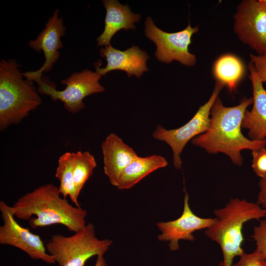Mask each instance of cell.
Instances as JSON below:
<instances>
[{
	"label": "cell",
	"mask_w": 266,
	"mask_h": 266,
	"mask_svg": "<svg viewBox=\"0 0 266 266\" xmlns=\"http://www.w3.org/2000/svg\"><path fill=\"white\" fill-rule=\"evenodd\" d=\"M253 103L252 98H244L237 105L224 106L218 97L210 111L207 130L192 140V143L212 154L222 153L235 165L241 166L243 150L256 151L266 147V139L253 140L241 132V124L247 108Z\"/></svg>",
	"instance_id": "obj_1"
},
{
	"label": "cell",
	"mask_w": 266,
	"mask_h": 266,
	"mask_svg": "<svg viewBox=\"0 0 266 266\" xmlns=\"http://www.w3.org/2000/svg\"><path fill=\"white\" fill-rule=\"evenodd\" d=\"M51 183L41 185L20 197L12 207L15 217L29 221L33 229L60 224L76 232L86 225L87 211L73 206Z\"/></svg>",
	"instance_id": "obj_2"
},
{
	"label": "cell",
	"mask_w": 266,
	"mask_h": 266,
	"mask_svg": "<svg viewBox=\"0 0 266 266\" xmlns=\"http://www.w3.org/2000/svg\"><path fill=\"white\" fill-rule=\"evenodd\" d=\"M214 214L217 221L205 230V234L221 249L223 261L219 266H232L234 258L244 253L242 247L244 223L265 218L266 209L257 203L235 198L230 200L224 207L215 209Z\"/></svg>",
	"instance_id": "obj_3"
},
{
	"label": "cell",
	"mask_w": 266,
	"mask_h": 266,
	"mask_svg": "<svg viewBox=\"0 0 266 266\" xmlns=\"http://www.w3.org/2000/svg\"><path fill=\"white\" fill-rule=\"evenodd\" d=\"M15 59L0 62V130L16 125L37 108L42 100L33 82L24 79Z\"/></svg>",
	"instance_id": "obj_4"
},
{
	"label": "cell",
	"mask_w": 266,
	"mask_h": 266,
	"mask_svg": "<svg viewBox=\"0 0 266 266\" xmlns=\"http://www.w3.org/2000/svg\"><path fill=\"white\" fill-rule=\"evenodd\" d=\"M112 243L110 239H99L90 223L70 236L53 235L45 246L59 266H84L91 257L104 256Z\"/></svg>",
	"instance_id": "obj_5"
},
{
	"label": "cell",
	"mask_w": 266,
	"mask_h": 266,
	"mask_svg": "<svg viewBox=\"0 0 266 266\" xmlns=\"http://www.w3.org/2000/svg\"><path fill=\"white\" fill-rule=\"evenodd\" d=\"M101 75L98 72L85 69L74 72L61 81L66 85L64 90H56L54 83L45 78L38 85V92L50 96L53 101L59 100L64 103L65 108L72 114L77 113L85 107L83 100L89 95L104 92V88L99 83Z\"/></svg>",
	"instance_id": "obj_6"
},
{
	"label": "cell",
	"mask_w": 266,
	"mask_h": 266,
	"mask_svg": "<svg viewBox=\"0 0 266 266\" xmlns=\"http://www.w3.org/2000/svg\"><path fill=\"white\" fill-rule=\"evenodd\" d=\"M223 87L216 82L208 101L200 106L192 119L183 126L175 129L166 130L158 125L153 132L154 138L166 142L171 148L173 165L176 168H181V154L188 142L203 133L208 129L212 106Z\"/></svg>",
	"instance_id": "obj_7"
},
{
	"label": "cell",
	"mask_w": 266,
	"mask_h": 266,
	"mask_svg": "<svg viewBox=\"0 0 266 266\" xmlns=\"http://www.w3.org/2000/svg\"><path fill=\"white\" fill-rule=\"evenodd\" d=\"M145 34L156 45L155 57L160 62L170 63L176 61L186 66L196 63L195 55L189 51L192 35L199 31L198 27L192 28L190 23L181 31L167 33L159 29L152 18L148 17L145 22Z\"/></svg>",
	"instance_id": "obj_8"
},
{
	"label": "cell",
	"mask_w": 266,
	"mask_h": 266,
	"mask_svg": "<svg viewBox=\"0 0 266 266\" xmlns=\"http://www.w3.org/2000/svg\"><path fill=\"white\" fill-rule=\"evenodd\" d=\"M0 211L3 221L0 226V244L18 248L33 260H42L48 264L55 263L39 235L23 227L15 220L11 206L0 200Z\"/></svg>",
	"instance_id": "obj_9"
},
{
	"label": "cell",
	"mask_w": 266,
	"mask_h": 266,
	"mask_svg": "<svg viewBox=\"0 0 266 266\" xmlns=\"http://www.w3.org/2000/svg\"><path fill=\"white\" fill-rule=\"evenodd\" d=\"M234 19V30L239 39L259 55L266 54V5L259 0H243Z\"/></svg>",
	"instance_id": "obj_10"
},
{
	"label": "cell",
	"mask_w": 266,
	"mask_h": 266,
	"mask_svg": "<svg viewBox=\"0 0 266 266\" xmlns=\"http://www.w3.org/2000/svg\"><path fill=\"white\" fill-rule=\"evenodd\" d=\"M59 13V10L56 9L46 23L44 29L35 39L30 40L28 43L33 50L39 52L42 51L45 59L39 69L22 73L24 77L36 82L38 85L42 80L43 73L50 71L58 61L60 56L59 50L63 48L61 38L65 35L66 28Z\"/></svg>",
	"instance_id": "obj_11"
},
{
	"label": "cell",
	"mask_w": 266,
	"mask_h": 266,
	"mask_svg": "<svg viewBox=\"0 0 266 266\" xmlns=\"http://www.w3.org/2000/svg\"><path fill=\"white\" fill-rule=\"evenodd\" d=\"M185 191L184 207L182 215L177 219L167 222L157 223L156 225L161 233L158 238L161 241H169L171 251L177 250L180 240L194 241L193 233L197 231L206 229L217 221V218H204L196 215L191 210L189 197Z\"/></svg>",
	"instance_id": "obj_12"
},
{
	"label": "cell",
	"mask_w": 266,
	"mask_h": 266,
	"mask_svg": "<svg viewBox=\"0 0 266 266\" xmlns=\"http://www.w3.org/2000/svg\"><path fill=\"white\" fill-rule=\"evenodd\" d=\"M100 55L107 62L104 67L95 66L96 71L101 76L112 70H121L125 71L129 77L134 75L139 78L144 71H148L146 62L149 56L137 46L121 51L110 44L100 50Z\"/></svg>",
	"instance_id": "obj_13"
},
{
	"label": "cell",
	"mask_w": 266,
	"mask_h": 266,
	"mask_svg": "<svg viewBox=\"0 0 266 266\" xmlns=\"http://www.w3.org/2000/svg\"><path fill=\"white\" fill-rule=\"evenodd\" d=\"M249 69L253 90V107L250 111H245L241 128L248 130L250 139L263 140L266 139V90L251 62Z\"/></svg>",
	"instance_id": "obj_14"
},
{
	"label": "cell",
	"mask_w": 266,
	"mask_h": 266,
	"mask_svg": "<svg viewBox=\"0 0 266 266\" xmlns=\"http://www.w3.org/2000/svg\"><path fill=\"white\" fill-rule=\"evenodd\" d=\"M103 170L110 183L116 187L126 167L138 156L116 134L110 133L102 142Z\"/></svg>",
	"instance_id": "obj_15"
},
{
	"label": "cell",
	"mask_w": 266,
	"mask_h": 266,
	"mask_svg": "<svg viewBox=\"0 0 266 266\" xmlns=\"http://www.w3.org/2000/svg\"><path fill=\"white\" fill-rule=\"evenodd\" d=\"M106 9L104 28L102 33L97 38L98 46H106L119 31L124 29L135 30L134 23L140 19V15L133 12L128 5H122L116 0H103Z\"/></svg>",
	"instance_id": "obj_16"
},
{
	"label": "cell",
	"mask_w": 266,
	"mask_h": 266,
	"mask_svg": "<svg viewBox=\"0 0 266 266\" xmlns=\"http://www.w3.org/2000/svg\"><path fill=\"white\" fill-rule=\"evenodd\" d=\"M167 165L166 159L160 155L138 156L124 170L116 187L121 190L130 189L151 173Z\"/></svg>",
	"instance_id": "obj_17"
},
{
	"label": "cell",
	"mask_w": 266,
	"mask_h": 266,
	"mask_svg": "<svg viewBox=\"0 0 266 266\" xmlns=\"http://www.w3.org/2000/svg\"><path fill=\"white\" fill-rule=\"evenodd\" d=\"M213 72L216 82L226 86L230 91H233L243 77L245 68L238 57L226 54L217 59L213 66Z\"/></svg>",
	"instance_id": "obj_18"
},
{
	"label": "cell",
	"mask_w": 266,
	"mask_h": 266,
	"mask_svg": "<svg viewBox=\"0 0 266 266\" xmlns=\"http://www.w3.org/2000/svg\"><path fill=\"white\" fill-rule=\"evenodd\" d=\"M72 152H66L58 160L55 177L60 182L59 191L64 198L69 197L76 206L80 207L75 189L73 172Z\"/></svg>",
	"instance_id": "obj_19"
},
{
	"label": "cell",
	"mask_w": 266,
	"mask_h": 266,
	"mask_svg": "<svg viewBox=\"0 0 266 266\" xmlns=\"http://www.w3.org/2000/svg\"><path fill=\"white\" fill-rule=\"evenodd\" d=\"M72 172L77 197L97 166L94 157L88 151L72 152Z\"/></svg>",
	"instance_id": "obj_20"
},
{
	"label": "cell",
	"mask_w": 266,
	"mask_h": 266,
	"mask_svg": "<svg viewBox=\"0 0 266 266\" xmlns=\"http://www.w3.org/2000/svg\"><path fill=\"white\" fill-rule=\"evenodd\" d=\"M251 237L255 241V249L266 259V216L260 220L258 226L254 227Z\"/></svg>",
	"instance_id": "obj_21"
},
{
	"label": "cell",
	"mask_w": 266,
	"mask_h": 266,
	"mask_svg": "<svg viewBox=\"0 0 266 266\" xmlns=\"http://www.w3.org/2000/svg\"><path fill=\"white\" fill-rule=\"evenodd\" d=\"M251 166L255 174L260 178L266 176V148L252 151Z\"/></svg>",
	"instance_id": "obj_22"
},
{
	"label": "cell",
	"mask_w": 266,
	"mask_h": 266,
	"mask_svg": "<svg viewBox=\"0 0 266 266\" xmlns=\"http://www.w3.org/2000/svg\"><path fill=\"white\" fill-rule=\"evenodd\" d=\"M232 266H266V259L255 249L250 253L244 252Z\"/></svg>",
	"instance_id": "obj_23"
},
{
	"label": "cell",
	"mask_w": 266,
	"mask_h": 266,
	"mask_svg": "<svg viewBox=\"0 0 266 266\" xmlns=\"http://www.w3.org/2000/svg\"><path fill=\"white\" fill-rule=\"evenodd\" d=\"M250 56L258 78L262 83L266 82V54Z\"/></svg>",
	"instance_id": "obj_24"
},
{
	"label": "cell",
	"mask_w": 266,
	"mask_h": 266,
	"mask_svg": "<svg viewBox=\"0 0 266 266\" xmlns=\"http://www.w3.org/2000/svg\"><path fill=\"white\" fill-rule=\"evenodd\" d=\"M259 187L260 190L257 203L262 208L266 209V176L260 178Z\"/></svg>",
	"instance_id": "obj_25"
},
{
	"label": "cell",
	"mask_w": 266,
	"mask_h": 266,
	"mask_svg": "<svg viewBox=\"0 0 266 266\" xmlns=\"http://www.w3.org/2000/svg\"><path fill=\"white\" fill-rule=\"evenodd\" d=\"M94 266H109L104 257V256H97Z\"/></svg>",
	"instance_id": "obj_26"
},
{
	"label": "cell",
	"mask_w": 266,
	"mask_h": 266,
	"mask_svg": "<svg viewBox=\"0 0 266 266\" xmlns=\"http://www.w3.org/2000/svg\"><path fill=\"white\" fill-rule=\"evenodd\" d=\"M259 1L262 4L266 5V0H259Z\"/></svg>",
	"instance_id": "obj_27"
},
{
	"label": "cell",
	"mask_w": 266,
	"mask_h": 266,
	"mask_svg": "<svg viewBox=\"0 0 266 266\" xmlns=\"http://www.w3.org/2000/svg\"></svg>",
	"instance_id": "obj_28"
}]
</instances>
